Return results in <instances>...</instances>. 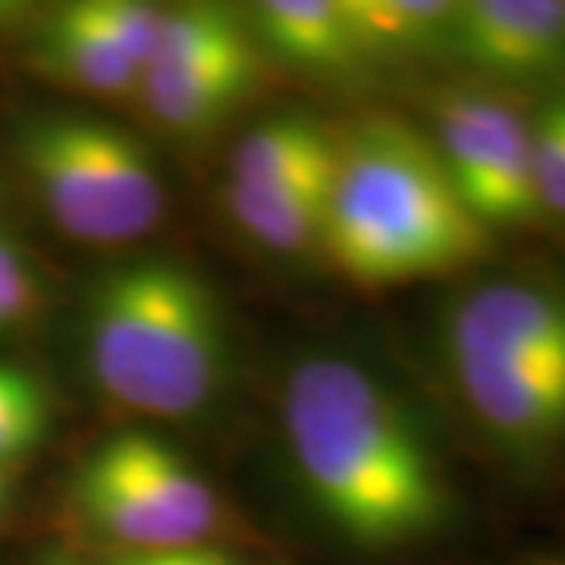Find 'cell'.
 <instances>
[{
	"mask_svg": "<svg viewBox=\"0 0 565 565\" xmlns=\"http://www.w3.org/2000/svg\"><path fill=\"white\" fill-rule=\"evenodd\" d=\"M531 158L541 211L565 221V95L553 98L531 122Z\"/></svg>",
	"mask_w": 565,
	"mask_h": 565,
	"instance_id": "cell-19",
	"label": "cell"
},
{
	"mask_svg": "<svg viewBox=\"0 0 565 565\" xmlns=\"http://www.w3.org/2000/svg\"><path fill=\"white\" fill-rule=\"evenodd\" d=\"M444 47L487 76L565 73V0H462Z\"/></svg>",
	"mask_w": 565,
	"mask_h": 565,
	"instance_id": "cell-8",
	"label": "cell"
},
{
	"mask_svg": "<svg viewBox=\"0 0 565 565\" xmlns=\"http://www.w3.org/2000/svg\"><path fill=\"white\" fill-rule=\"evenodd\" d=\"M88 17L98 22L107 39L145 73L161 35L163 7L141 0H82Z\"/></svg>",
	"mask_w": 565,
	"mask_h": 565,
	"instance_id": "cell-18",
	"label": "cell"
},
{
	"mask_svg": "<svg viewBox=\"0 0 565 565\" xmlns=\"http://www.w3.org/2000/svg\"><path fill=\"white\" fill-rule=\"evenodd\" d=\"M333 177L337 167L262 189L226 185V207L233 221L264 248L286 255L305 252L323 239Z\"/></svg>",
	"mask_w": 565,
	"mask_h": 565,
	"instance_id": "cell-12",
	"label": "cell"
},
{
	"mask_svg": "<svg viewBox=\"0 0 565 565\" xmlns=\"http://www.w3.org/2000/svg\"><path fill=\"white\" fill-rule=\"evenodd\" d=\"M258 39L282 61L305 70H343L362 63L345 0H267L255 7Z\"/></svg>",
	"mask_w": 565,
	"mask_h": 565,
	"instance_id": "cell-14",
	"label": "cell"
},
{
	"mask_svg": "<svg viewBox=\"0 0 565 565\" xmlns=\"http://www.w3.org/2000/svg\"><path fill=\"white\" fill-rule=\"evenodd\" d=\"M362 57L415 54L444 44L456 13L452 0H345Z\"/></svg>",
	"mask_w": 565,
	"mask_h": 565,
	"instance_id": "cell-15",
	"label": "cell"
},
{
	"mask_svg": "<svg viewBox=\"0 0 565 565\" xmlns=\"http://www.w3.org/2000/svg\"><path fill=\"white\" fill-rule=\"evenodd\" d=\"M110 565H154L148 553H120Z\"/></svg>",
	"mask_w": 565,
	"mask_h": 565,
	"instance_id": "cell-22",
	"label": "cell"
},
{
	"mask_svg": "<svg viewBox=\"0 0 565 565\" xmlns=\"http://www.w3.org/2000/svg\"><path fill=\"white\" fill-rule=\"evenodd\" d=\"M321 248L349 280L396 286L478 262L487 226L412 126L371 120L340 139Z\"/></svg>",
	"mask_w": 565,
	"mask_h": 565,
	"instance_id": "cell-2",
	"label": "cell"
},
{
	"mask_svg": "<svg viewBox=\"0 0 565 565\" xmlns=\"http://www.w3.org/2000/svg\"><path fill=\"white\" fill-rule=\"evenodd\" d=\"M223 318L207 282L182 262L139 258L98 280L88 302V364L114 403L189 418L223 377Z\"/></svg>",
	"mask_w": 565,
	"mask_h": 565,
	"instance_id": "cell-3",
	"label": "cell"
},
{
	"mask_svg": "<svg viewBox=\"0 0 565 565\" xmlns=\"http://www.w3.org/2000/svg\"><path fill=\"white\" fill-rule=\"evenodd\" d=\"M47 427V399L35 377L0 364V465L39 444Z\"/></svg>",
	"mask_w": 565,
	"mask_h": 565,
	"instance_id": "cell-17",
	"label": "cell"
},
{
	"mask_svg": "<svg viewBox=\"0 0 565 565\" xmlns=\"http://www.w3.org/2000/svg\"><path fill=\"white\" fill-rule=\"evenodd\" d=\"M258 79L255 44L221 57L141 73L139 95L148 117L180 136L214 129L243 107Z\"/></svg>",
	"mask_w": 565,
	"mask_h": 565,
	"instance_id": "cell-10",
	"label": "cell"
},
{
	"mask_svg": "<svg viewBox=\"0 0 565 565\" xmlns=\"http://www.w3.org/2000/svg\"><path fill=\"white\" fill-rule=\"evenodd\" d=\"M434 148L459 199L487 230L531 223L541 214L531 122L505 102L475 92L446 95L437 104Z\"/></svg>",
	"mask_w": 565,
	"mask_h": 565,
	"instance_id": "cell-6",
	"label": "cell"
},
{
	"mask_svg": "<svg viewBox=\"0 0 565 565\" xmlns=\"http://www.w3.org/2000/svg\"><path fill=\"white\" fill-rule=\"evenodd\" d=\"M39 302V282L32 267L20 274H0V330L25 321Z\"/></svg>",
	"mask_w": 565,
	"mask_h": 565,
	"instance_id": "cell-20",
	"label": "cell"
},
{
	"mask_svg": "<svg viewBox=\"0 0 565 565\" xmlns=\"http://www.w3.org/2000/svg\"><path fill=\"white\" fill-rule=\"evenodd\" d=\"M7 497H10V478H7V468L0 465V515L7 509Z\"/></svg>",
	"mask_w": 565,
	"mask_h": 565,
	"instance_id": "cell-23",
	"label": "cell"
},
{
	"mask_svg": "<svg viewBox=\"0 0 565 565\" xmlns=\"http://www.w3.org/2000/svg\"><path fill=\"white\" fill-rule=\"evenodd\" d=\"M243 47H252V35L230 7L182 3L173 10H163L158 47L145 66V73L221 57L230 51H243Z\"/></svg>",
	"mask_w": 565,
	"mask_h": 565,
	"instance_id": "cell-16",
	"label": "cell"
},
{
	"mask_svg": "<svg viewBox=\"0 0 565 565\" xmlns=\"http://www.w3.org/2000/svg\"><path fill=\"white\" fill-rule=\"evenodd\" d=\"M449 364L468 408L497 440L541 449L565 434V364L487 359Z\"/></svg>",
	"mask_w": 565,
	"mask_h": 565,
	"instance_id": "cell-9",
	"label": "cell"
},
{
	"mask_svg": "<svg viewBox=\"0 0 565 565\" xmlns=\"http://www.w3.org/2000/svg\"><path fill=\"white\" fill-rule=\"evenodd\" d=\"M282 418L305 493L349 541L405 544L444 522L440 465L399 399L359 362H299Z\"/></svg>",
	"mask_w": 565,
	"mask_h": 565,
	"instance_id": "cell-1",
	"label": "cell"
},
{
	"mask_svg": "<svg viewBox=\"0 0 565 565\" xmlns=\"http://www.w3.org/2000/svg\"><path fill=\"white\" fill-rule=\"evenodd\" d=\"M35 63L51 79L92 92L102 98H120L139 92V66L88 17L85 3L57 7L35 32Z\"/></svg>",
	"mask_w": 565,
	"mask_h": 565,
	"instance_id": "cell-11",
	"label": "cell"
},
{
	"mask_svg": "<svg viewBox=\"0 0 565 565\" xmlns=\"http://www.w3.org/2000/svg\"><path fill=\"white\" fill-rule=\"evenodd\" d=\"M17 154L51 221L79 243H132L163 217L154 158L117 122L82 114L32 117L17 136Z\"/></svg>",
	"mask_w": 565,
	"mask_h": 565,
	"instance_id": "cell-4",
	"label": "cell"
},
{
	"mask_svg": "<svg viewBox=\"0 0 565 565\" xmlns=\"http://www.w3.org/2000/svg\"><path fill=\"white\" fill-rule=\"evenodd\" d=\"M340 139L311 114H277L245 132L233 161L230 182L262 189L277 182L299 180L308 173H321L337 167Z\"/></svg>",
	"mask_w": 565,
	"mask_h": 565,
	"instance_id": "cell-13",
	"label": "cell"
},
{
	"mask_svg": "<svg viewBox=\"0 0 565 565\" xmlns=\"http://www.w3.org/2000/svg\"><path fill=\"white\" fill-rule=\"evenodd\" d=\"M449 362L565 364V299L534 282H487L446 321Z\"/></svg>",
	"mask_w": 565,
	"mask_h": 565,
	"instance_id": "cell-7",
	"label": "cell"
},
{
	"mask_svg": "<svg viewBox=\"0 0 565 565\" xmlns=\"http://www.w3.org/2000/svg\"><path fill=\"white\" fill-rule=\"evenodd\" d=\"M76 503L126 553L199 546L221 519L217 497L195 465L148 430H120L82 462Z\"/></svg>",
	"mask_w": 565,
	"mask_h": 565,
	"instance_id": "cell-5",
	"label": "cell"
},
{
	"mask_svg": "<svg viewBox=\"0 0 565 565\" xmlns=\"http://www.w3.org/2000/svg\"><path fill=\"white\" fill-rule=\"evenodd\" d=\"M154 565H236L226 553L204 550V546H182V550H161L148 553Z\"/></svg>",
	"mask_w": 565,
	"mask_h": 565,
	"instance_id": "cell-21",
	"label": "cell"
}]
</instances>
